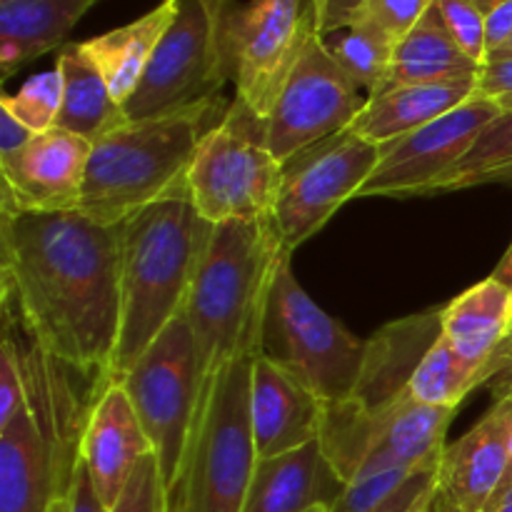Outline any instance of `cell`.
Returning a JSON list of instances; mask_svg holds the SVG:
<instances>
[{
  "label": "cell",
  "mask_w": 512,
  "mask_h": 512,
  "mask_svg": "<svg viewBox=\"0 0 512 512\" xmlns=\"http://www.w3.org/2000/svg\"><path fill=\"white\" fill-rule=\"evenodd\" d=\"M0 298L33 343L93 385L120 333V225L80 210L0 208Z\"/></svg>",
  "instance_id": "1"
},
{
  "label": "cell",
  "mask_w": 512,
  "mask_h": 512,
  "mask_svg": "<svg viewBox=\"0 0 512 512\" xmlns=\"http://www.w3.org/2000/svg\"><path fill=\"white\" fill-rule=\"evenodd\" d=\"M3 325L15 338L28 403L0 428V512H53L73 488L85 423L103 385L83 390L85 378L33 343L13 315L3 313Z\"/></svg>",
  "instance_id": "2"
},
{
  "label": "cell",
  "mask_w": 512,
  "mask_h": 512,
  "mask_svg": "<svg viewBox=\"0 0 512 512\" xmlns=\"http://www.w3.org/2000/svg\"><path fill=\"white\" fill-rule=\"evenodd\" d=\"M208 233L185 183L120 223V333L110 383L183 315Z\"/></svg>",
  "instance_id": "3"
},
{
  "label": "cell",
  "mask_w": 512,
  "mask_h": 512,
  "mask_svg": "<svg viewBox=\"0 0 512 512\" xmlns=\"http://www.w3.org/2000/svg\"><path fill=\"white\" fill-rule=\"evenodd\" d=\"M285 253L275 218L210 225L183 310L193 333L200 390L235 355L263 350L265 305Z\"/></svg>",
  "instance_id": "4"
},
{
  "label": "cell",
  "mask_w": 512,
  "mask_h": 512,
  "mask_svg": "<svg viewBox=\"0 0 512 512\" xmlns=\"http://www.w3.org/2000/svg\"><path fill=\"white\" fill-rule=\"evenodd\" d=\"M230 105L208 100L180 113L128 123L98 140L85 173L80 213L100 225H120L185 183L205 135Z\"/></svg>",
  "instance_id": "5"
},
{
  "label": "cell",
  "mask_w": 512,
  "mask_h": 512,
  "mask_svg": "<svg viewBox=\"0 0 512 512\" xmlns=\"http://www.w3.org/2000/svg\"><path fill=\"white\" fill-rule=\"evenodd\" d=\"M443 308H428L375 330L365 340L363 368L353 390L338 403L325 405L320 445L345 483L355 478L390 423L413 403L410 383L443 335Z\"/></svg>",
  "instance_id": "6"
},
{
  "label": "cell",
  "mask_w": 512,
  "mask_h": 512,
  "mask_svg": "<svg viewBox=\"0 0 512 512\" xmlns=\"http://www.w3.org/2000/svg\"><path fill=\"white\" fill-rule=\"evenodd\" d=\"M260 350L235 355L200 390L175 512H243L258 450L250 423V380Z\"/></svg>",
  "instance_id": "7"
},
{
  "label": "cell",
  "mask_w": 512,
  "mask_h": 512,
  "mask_svg": "<svg viewBox=\"0 0 512 512\" xmlns=\"http://www.w3.org/2000/svg\"><path fill=\"white\" fill-rule=\"evenodd\" d=\"M235 8V0H178L173 25L125 103L130 123L223 98V88L233 80L230 18Z\"/></svg>",
  "instance_id": "8"
},
{
  "label": "cell",
  "mask_w": 512,
  "mask_h": 512,
  "mask_svg": "<svg viewBox=\"0 0 512 512\" xmlns=\"http://www.w3.org/2000/svg\"><path fill=\"white\" fill-rule=\"evenodd\" d=\"M285 253L270 283L260 353L288 370L325 405L353 390L365 358V340L330 318L298 283Z\"/></svg>",
  "instance_id": "9"
},
{
  "label": "cell",
  "mask_w": 512,
  "mask_h": 512,
  "mask_svg": "<svg viewBox=\"0 0 512 512\" xmlns=\"http://www.w3.org/2000/svg\"><path fill=\"white\" fill-rule=\"evenodd\" d=\"M285 165L263 140V128L238 103L198 145L185 188L210 225L273 220Z\"/></svg>",
  "instance_id": "10"
},
{
  "label": "cell",
  "mask_w": 512,
  "mask_h": 512,
  "mask_svg": "<svg viewBox=\"0 0 512 512\" xmlns=\"http://www.w3.org/2000/svg\"><path fill=\"white\" fill-rule=\"evenodd\" d=\"M115 383L128 393L173 498L183 478L200 393L193 333L183 315L175 318Z\"/></svg>",
  "instance_id": "11"
},
{
  "label": "cell",
  "mask_w": 512,
  "mask_h": 512,
  "mask_svg": "<svg viewBox=\"0 0 512 512\" xmlns=\"http://www.w3.org/2000/svg\"><path fill=\"white\" fill-rule=\"evenodd\" d=\"M318 18L310 0H248L230 18L235 103L263 128Z\"/></svg>",
  "instance_id": "12"
},
{
  "label": "cell",
  "mask_w": 512,
  "mask_h": 512,
  "mask_svg": "<svg viewBox=\"0 0 512 512\" xmlns=\"http://www.w3.org/2000/svg\"><path fill=\"white\" fill-rule=\"evenodd\" d=\"M365 100L355 80L333 58L320 30H315L265 120V145L280 163H290L305 150L345 133L365 108Z\"/></svg>",
  "instance_id": "13"
},
{
  "label": "cell",
  "mask_w": 512,
  "mask_h": 512,
  "mask_svg": "<svg viewBox=\"0 0 512 512\" xmlns=\"http://www.w3.org/2000/svg\"><path fill=\"white\" fill-rule=\"evenodd\" d=\"M380 155V145L340 133L285 163L275 225L288 253L313 238L348 200L358 198Z\"/></svg>",
  "instance_id": "14"
},
{
  "label": "cell",
  "mask_w": 512,
  "mask_h": 512,
  "mask_svg": "<svg viewBox=\"0 0 512 512\" xmlns=\"http://www.w3.org/2000/svg\"><path fill=\"white\" fill-rule=\"evenodd\" d=\"M503 113L495 100L475 93L460 108L405 138L380 145L378 168L358 198H428L448 170L478 143L480 133Z\"/></svg>",
  "instance_id": "15"
},
{
  "label": "cell",
  "mask_w": 512,
  "mask_h": 512,
  "mask_svg": "<svg viewBox=\"0 0 512 512\" xmlns=\"http://www.w3.org/2000/svg\"><path fill=\"white\" fill-rule=\"evenodd\" d=\"M512 488V398H495L435 470L433 512H495Z\"/></svg>",
  "instance_id": "16"
},
{
  "label": "cell",
  "mask_w": 512,
  "mask_h": 512,
  "mask_svg": "<svg viewBox=\"0 0 512 512\" xmlns=\"http://www.w3.org/2000/svg\"><path fill=\"white\" fill-rule=\"evenodd\" d=\"M93 143L63 128L33 135L13 158L0 160V208L78 210Z\"/></svg>",
  "instance_id": "17"
},
{
  "label": "cell",
  "mask_w": 512,
  "mask_h": 512,
  "mask_svg": "<svg viewBox=\"0 0 512 512\" xmlns=\"http://www.w3.org/2000/svg\"><path fill=\"white\" fill-rule=\"evenodd\" d=\"M323 418V400L295 375L258 353L250 380V423L258 458H278L320 440Z\"/></svg>",
  "instance_id": "18"
},
{
  "label": "cell",
  "mask_w": 512,
  "mask_h": 512,
  "mask_svg": "<svg viewBox=\"0 0 512 512\" xmlns=\"http://www.w3.org/2000/svg\"><path fill=\"white\" fill-rule=\"evenodd\" d=\"M153 453L148 435L135 415L133 403L120 383H105L88 415L80 458L105 508L123 495L135 465Z\"/></svg>",
  "instance_id": "19"
},
{
  "label": "cell",
  "mask_w": 512,
  "mask_h": 512,
  "mask_svg": "<svg viewBox=\"0 0 512 512\" xmlns=\"http://www.w3.org/2000/svg\"><path fill=\"white\" fill-rule=\"evenodd\" d=\"M345 483L330 465L320 440L278 458H258L243 512H308L338 510Z\"/></svg>",
  "instance_id": "20"
},
{
  "label": "cell",
  "mask_w": 512,
  "mask_h": 512,
  "mask_svg": "<svg viewBox=\"0 0 512 512\" xmlns=\"http://www.w3.org/2000/svg\"><path fill=\"white\" fill-rule=\"evenodd\" d=\"M443 338L470 363L490 365L498 380L508 370L505 345L512 338L510 285L490 275L445 305Z\"/></svg>",
  "instance_id": "21"
},
{
  "label": "cell",
  "mask_w": 512,
  "mask_h": 512,
  "mask_svg": "<svg viewBox=\"0 0 512 512\" xmlns=\"http://www.w3.org/2000/svg\"><path fill=\"white\" fill-rule=\"evenodd\" d=\"M475 90L478 80L388 88L365 100V108L345 133H353L375 145H388L460 108L465 100L473 98Z\"/></svg>",
  "instance_id": "22"
},
{
  "label": "cell",
  "mask_w": 512,
  "mask_h": 512,
  "mask_svg": "<svg viewBox=\"0 0 512 512\" xmlns=\"http://www.w3.org/2000/svg\"><path fill=\"white\" fill-rule=\"evenodd\" d=\"M175 15H178V0H160L153 10L135 18L133 23L120 25V28L80 43L85 55L93 60V65L105 78L113 98L123 108L138 90L140 80H143L160 40L173 25Z\"/></svg>",
  "instance_id": "23"
},
{
  "label": "cell",
  "mask_w": 512,
  "mask_h": 512,
  "mask_svg": "<svg viewBox=\"0 0 512 512\" xmlns=\"http://www.w3.org/2000/svg\"><path fill=\"white\" fill-rule=\"evenodd\" d=\"M100 0H0V70L3 80L25 63L63 48L70 30Z\"/></svg>",
  "instance_id": "24"
},
{
  "label": "cell",
  "mask_w": 512,
  "mask_h": 512,
  "mask_svg": "<svg viewBox=\"0 0 512 512\" xmlns=\"http://www.w3.org/2000/svg\"><path fill=\"white\" fill-rule=\"evenodd\" d=\"M55 68L63 75V105L55 128L80 135L95 145L130 123L125 108L113 98L108 83L80 43L63 45Z\"/></svg>",
  "instance_id": "25"
},
{
  "label": "cell",
  "mask_w": 512,
  "mask_h": 512,
  "mask_svg": "<svg viewBox=\"0 0 512 512\" xmlns=\"http://www.w3.org/2000/svg\"><path fill=\"white\" fill-rule=\"evenodd\" d=\"M458 410L430 408L423 403H410L390 428L380 435L378 443L365 455L363 465L353 480L370 475L393 473V470H415L438 463L445 450V435ZM350 480V483H353Z\"/></svg>",
  "instance_id": "26"
},
{
  "label": "cell",
  "mask_w": 512,
  "mask_h": 512,
  "mask_svg": "<svg viewBox=\"0 0 512 512\" xmlns=\"http://www.w3.org/2000/svg\"><path fill=\"white\" fill-rule=\"evenodd\" d=\"M483 65L463 53L453 40L438 5L423 15L408 38L395 48L388 88L423 83H455V80H478ZM385 88V90H388Z\"/></svg>",
  "instance_id": "27"
},
{
  "label": "cell",
  "mask_w": 512,
  "mask_h": 512,
  "mask_svg": "<svg viewBox=\"0 0 512 512\" xmlns=\"http://www.w3.org/2000/svg\"><path fill=\"white\" fill-rule=\"evenodd\" d=\"M493 380L495 370L490 365L470 363L463 355L455 353L453 345L440 335L415 370L410 395L415 403L430 405V408L458 410L473 390Z\"/></svg>",
  "instance_id": "28"
},
{
  "label": "cell",
  "mask_w": 512,
  "mask_h": 512,
  "mask_svg": "<svg viewBox=\"0 0 512 512\" xmlns=\"http://www.w3.org/2000/svg\"><path fill=\"white\" fill-rule=\"evenodd\" d=\"M480 185H510L512 188V108L503 110L480 133L478 143L453 170L440 178L433 195L458 193Z\"/></svg>",
  "instance_id": "29"
},
{
  "label": "cell",
  "mask_w": 512,
  "mask_h": 512,
  "mask_svg": "<svg viewBox=\"0 0 512 512\" xmlns=\"http://www.w3.org/2000/svg\"><path fill=\"white\" fill-rule=\"evenodd\" d=\"M325 43L355 85L368 90V98H375L388 88L395 45L365 28H345Z\"/></svg>",
  "instance_id": "30"
},
{
  "label": "cell",
  "mask_w": 512,
  "mask_h": 512,
  "mask_svg": "<svg viewBox=\"0 0 512 512\" xmlns=\"http://www.w3.org/2000/svg\"><path fill=\"white\" fill-rule=\"evenodd\" d=\"M63 105V75L58 68L35 73L15 95H0V108L8 110L30 133H45L58 125Z\"/></svg>",
  "instance_id": "31"
},
{
  "label": "cell",
  "mask_w": 512,
  "mask_h": 512,
  "mask_svg": "<svg viewBox=\"0 0 512 512\" xmlns=\"http://www.w3.org/2000/svg\"><path fill=\"white\" fill-rule=\"evenodd\" d=\"M435 0H360L348 28H365L398 48Z\"/></svg>",
  "instance_id": "32"
},
{
  "label": "cell",
  "mask_w": 512,
  "mask_h": 512,
  "mask_svg": "<svg viewBox=\"0 0 512 512\" xmlns=\"http://www.w3.org/2000/svg\"><path fill=\"white\" fill-rule=\"evenodd\" d=\"M108 512H175L173 498L165 485L163 470L153 453L135 465L118 503Z\"/></svg>",
  "instance_id": "33"
},
{
  "label": "cell",
  "mask_w": 512,
  "mask_h": 512,
  "mask_svg": "<svg viewBox=\"0 0 512 512\" xmlns=\"http://www.w3.org/2000/svg\"><path fill=\"white\" fill-rule=\"evenodd\" d=\"M435 5L455 43L475 63L483 65L488 58V28H485L488 13L475 0H435Z\"/></svg>",
  "instance_id": "34"
},
{
  "label": "cell",
  "mask_w": 512,
  "mask_h": 512,
  "mask_svg": "<svg viewBox=\"0 0 512 512\" xmlns=\"http://www.w3.org/2000/svg\"><path fill=\"white\" fill-rule=\"evenodd\" d=\"M28 403L23 370L18 363L15 338L3 325V348H0V428L10 423Z\"/></svg>",
  "instance_id": "35"
},
{
  "label": "cell",
  "mask_w": 512,
  "mask_h": 512,
  "mask_svg": "<svg viewBox=\"0 0 512 512\" xmlns=\"http://www.w3.org/2000/svg\"><path fill=\"white\" fill-rule=\"evenodd\" d=\"M475 93L495 100L503 110L512 108V55H490L485 60Z\"/></svg>",
  "instance_id": "36"
},
{
  "label": "cell",
  "mask_w": 512,
  "mask_h": 512,
  "mask_svg": "<svg viewBox=\"0 0 512 512\" xmlns=\"http://www.w3.org/2000/svg\"><path fill=\"white\" fill-rule=\"evenodd\" d=\"M440 463V460H438ZM438 463L428 465V468H420L413 478L405 480L388 500L373 508L370 512H415L420 503L433 493L435 485V470H438Z\"/></svg>",
  "instance_id": "37"
},
{
  "label": "cell",
  "mask_w": 512,
  "mask_h": 512,
  "mask_svg": "<svg viewBox=\"0 0 512 512\" xmlns=\"http://www.w3.org/2000/svg\"><path fill=\"white\" fill-rule=\"evenodd\" d=\"M33 135L35 133H30L8 110L0 108V160L13 158L15 153H20L33 140Z\"/></svg>",
  "instance_id": "38"
},
{
  "label": "cell",
  "mask_w": 512,
  "mask_h": 512,
  "mask_svg": "<svg viewBox=\"0 0 512 512\" xmlns=\"http://www.w3.org/2000/svg\"><path fill=\"white\" fill-rule=\"evenodd\" d=\"M485 28H488V55L495 50L503 48L512 35V0H503L495 8L488 10V20H485Z\"/></svg>",
  "instance_id": "39"
},
{
  "label": "cell",
  "mask_w": 512,
  "mask_h": 512,
  "mask_svg": "<svg viewBox=\"0 0 512 512\" xmlns=\"http://www.w3.org/2000/svg\"><path fill=\"white\" fill-rule=\"evenodd\" d=\"M360 5V0H330L328 10H325L323 20H320L318 30L323 38H328V35L333 33H340V30L348 28V20L353 18L355 8Z\"/></svg>",
  "instance_id": "40"
},
{
  "label": "cell",
  "mask_w": 512,
  "mask_h": 512,
  "mask_svg": "<svg viewBox=\"0 0 512 512\" xmlns=\"http://www.w3.org/2000/svg\"><path fill=\"white\" fill-rule=\"evenodd\" d=\"M505 355H508V370L493 383L495 398H503V395L512 393V338L508 340V345H505Z\"/></svg>",
  "instance_id": "41"
},
{
  "label": "cell",
  "mask_w": 512,
  "mask_h": 512,
  "mask_svg": "<svg viewBox=\"0 0 512 512\" xmlns=\"http://www.w3.org/2000/svg\"><path fill=\"white\" fill-rule=\"evenodd\" d=\"M493 278H498V280H503V283L512 285V243L508 245V250H505L503 258H500L498 268L493 270Z\"/></svg>",
  "instance_id": "42"
},
{
  "label": "cell",
  "mask_w": 512,
  "mask_h": 512,
  "mask_svg": "<svg viewBox=\"0 0 512 512\" xmlns=\"http://www.w3.org/2000/svg\"><path fill=\"white\" fill-rule=\"evenodd\" d=\"M310 3H313V8H315V18H318V25H320V20H323L325 10H328L330 0H310Z\"/></svg>",
  "instance_id": "43"
},
{
  "label": "cell",
  "mask_w": 512,
  "mask_h": 512,
  "mask_svg": "<svg viewBox=\"0 0 512 512\" xmlns=\"http://www.w3.org/2000/svg\"><path fill=\"white\" fill-rule=\"evenodd\" d=\"M495 512H512V488L508 490V495H505V498H503V503H500L498 508H495Z\"/></svg>",
  "instance_id": "44"
},
{
  "label": "cell",
  "mask_w": 512,
  "mask_h": 512,
  "mask_svg": "<svg viewBox=\"0 0 512 512\" xmlns=\"http://www.w3.org/2000/svg\"><path fill=\"white\" fill-rule=\"evenodd\" d=\"M415 512H433V493H430L428 498H425L423 503H420L418 508H415Z\"/></svg>",
  "instance_id": "45"
},
{
  "label": "cell",
  "mask_w": 512,
  "mask_h": 512,
  "mask_svg": "<svg viewBox=\"0 0 512 512\" xmlns=\"http://www.w3.org/2000/svg\"><path fill=\"white\" fill-rule=\"evenodd\" d=\"M490 55H512V35H510V40H508V43L503 45V48H500V50H495V53H490ZM490 55H488V58H490ZM488 58H485V60H488Z\"/></svg>",
  "instance_id": "46"
},
{
  "label": "cell",
  "mask_w": 512,
  "mask_h": 512,
  "mask_svg": "<svg viewBox=\"0 0 512 512\" xmlns=\"http://www.w3.org/2000/svg\"><path fill=\"white\" fill-rule=\"evenodd\" d=\"M475 3H478L480 8H483L485 13H488L490 8H495V5H498V3H503V0H475Z\"/></svg>",
  "instance_id": "47"
},
{
  "label": "cell",
  "mask_w": 512,
  "mask_h": 512,
  "mask_svg": "<svg viewBox=\"0 0 512 512\" xmlns=\"http://www.w3.org/2000/svg\"><path fill=\"white\" fill-rule=\"evenodd\" d=\"M308 512H335L333 508H325V505H320V508H313V510H308Z\"/></svg>",
  "instance_id": "48"
},
{
  "label": "cell",
  "mask_w": 512,
  "mask_h": 512,
  "mask_svg": "<svg viewBox=\"0 0 512 512\" xmlns=\"http://www.w3.org/2000/svg\"><path fill=\"white\" fill-rule=\"evenodd\" d=\"M510 398H512V393H510Z\"/></svg>",
  "instance_id": "49"
},
{
  "label": "cell",
  "mask_w": 512,
  "mask_h": 512,
  "mask_svg": "<svg viewBox=\"0 0 512 512\" xmlns=\"http://www.w3.org/2000/svg\"><path fill=\"white\" fill-rule=\"evenodd\" d=\"M510 288H512V285H510Z\"/></svg>",
  "instance_id": "50"
}]
</instances>
